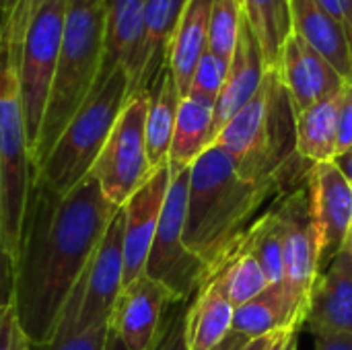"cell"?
<instances>
[{
	"label": "cell",
	"mask_w": 352,
	"mask_h": 350,
	"mask_svg": "<svg viewBox=\"0 0 352 350\" xmlns=\"http://www.w3.org/2000/svg\"><path fill=\"white\" fill-rule=\"evenodd\" d=\"M33 177L35 169L27 140L19 74L0 41V198L2 239L10 266L19 254Z\"/></svg>",
	"instance_id": "8992f818"
},
{
	"label": "cell",
	"mask_w": 352,
	"mask_h": 350,
	"mask_svg": "<svg viewBox=\"0 0 352 350\" xmlns=\"http://www.w3.org/2000/svg\"><path fill=\"white\" fill-rule=\"evenodd\" d=\"M186 322H188V303L171 305V314L165 316L159 338L151 350H188Z\"/></svg>",
	"instance_id": "836d02e7"
},
{
	"label": "cell",
	"mask_w": 352,
	"mask_h": 350,
	"mask_svg": "<svg viewBox=\"0 0 352 350\" xmlns=\"http://www.w3.org/2000/svg\"><path fill=\"white\" fill-rule=\"evenodd\" d=\"M278 74L295 118L316 101L340 95L349 85L336 68L295 31L285 43Z\"/></svg>",
	"instance_id": "9a60e30c"
},
{
	"label": "cell",
	"mask_w": 352,
	"mask_h": 350,
	"mask_svg": "<svg viewBox=\"0 0 352 350\" xmlns=\"http://www.w3.org/2000/svg\"><path fill=\"white\" fill-rule=\"evenodd\" d=\"M169 167L171 182L144 272L165 285L177 303H188L208 281V272L206 266L184 243L190 167Z\"/></svg>",
	"instance_id": "52a82bcc"
},
{
	"label": "cell",
	"mask_w": 352,
	"mask_h": 350,
	"mask_svg": "<svg viewBox=\"0 0 352 350\" xmlns=\"http://www.w3.org/2000/svg\"><path fill=\"white\" fill-rule=\"evenodd\" d=\"M105 350H128L113 334H111V330H109V336H107V342H105Z\"/></svg>",
	"instance_id": "bcb514c9"
},
{
	"label": "cell",
	"mask_w": 352,
	"mask_h": 350,
	"mask_svg": "<svg viewBox=\"0 0 352 350\" xmlns=\"http://www.w3.org/2000/svg\"><path fill=\"white\" fill-rule=\"evenodd\" d=\"M239 4L258 39L266 70H278L285 43L293 33L291 0H239Z\"/></svg>",
	"instance_id": "484cf974"
},
{
	"label": "cell",
	"mask_w": 352,
	"mask_h": 350,
	"mask_svg": "<svg viewBox=\"0 0 352 350\" xmlns=\"http://www.w3.org/2000/svg\"><path fill=\"white\" fill-rule=\"evenodd\" d=\"M352 149V85H346L340 99V116H338V155ZM336 155V157H338Z\"/></svg>",
	"instance_id": "d590c367"
},
{
	"label": "cell",
	"mask_w": 352,
	"mask_h": 350,
	"mask_svg": "<svg viewBox=\"0 0 352 350\" xmlns=\"http://www.w3.org/2000/svg\"><path fill=\"white\" fill-rule=\"evenodd\" d=\"M45 2H47V0H19L16 6H14V10H12V14H10V19H8V25H6V29H4L0 41L4 43V47H6L10 60L14 62V66H16V62H19V56H21V47H23V41H25V35H27V31H29V27H31V23H33L37 10H39Z\"/></svg>",
	"instance_id": "d6a6232c"
},
{
	"label": "cell",
	"mask_w": 352,
	"mask_h": 350,
	"mask_svg": "<svg viewBox=\"0 0 352 350\" xmlns=\"http://www.w3.org/2000/svg\"><path fill=\"white\" fill-rule=\"evenodd\" d=\"M16 2L19 0H0V37H2V33H4V29L8 25V19H10Z\"/></svg>",
	"instance_id": "ee69618b"
},
{
	"label": "cell",
	"mask_w": 352,
	"mask_h": 350,
	"mask_svg": "<svg viewBox=\"0 0 352 350\" xmlns=\"http://www.w3.org/2000/svg\"><path fill=\"white\" fill-rule=\"evenodd\" d=\"M66 10H68V0H47L37 10L25 35L21 56L16 62L31 159H33V149L39 138L43 113L47 107V99H50V91H52L56 66H58Z\"/></svg>",
	"instance_id": "ba28073f"
},
{
	"label": "cell",
	"mask_w": 352,
	"mask_h": 350,
	"mask_svg": "<svg viewBox=\"0 0 352 350\" xmlns=\"http://www.w3.org/2000/svg\"><path fill=\"white\" fill-rule=\"evenodd\" d=\"M128 99L130 78L126 68L120 66L103 85L93 89L35 175L58 194L70 192L91 173Z\"/></svg>",
	"instance_id": "5b68a950"
},
{
	"label": "cell",
	"mask_w": 352,
	"mask_h": 350,
	"mask_svg": "<svg viewBox=\"0 0 352 350\" xmlns=\"http://www.w3.org/2000/svg\"><path fill=\"white\" fill-rule=\"evenodd\" d=\"M301 324H295L287 330H280L268 350H297V340H299V332H301Z\"/></svg>",
	"instance_id": "f35d334b"
},
{
	"label": "cell",
	"mask_w": 352,
	"mask_h": 350,
	"mask_svg": "<svg viewBox=\"0 0 352 350\" xmlns=\"http://www.w3.org/2000/svg\"><path fill=\"white\" fill-rule=\"evenodd\" d=\"M233 159L241 179H270L301 157L295 153V116L278 70H266L258 93L221 128L214 142Z\"/></svg>",
	"instance_id": "277c9868"
},
{
	"label": "cell",
	"mask_w": 352,
	"mask_h": 350,
	"mask_svg": "<svg viewBox=\"0 0 352 350\" xmlns=\"http://www.w3.org/2000/svg\"><path fill=\"white\" fill-rule=\"evenodd\" d=\"M186 0H144L142 41L130 76V97L148 91L159 72L167 66L169 45Z\"/></svg>",
	"instance_id": "e0dca14e"
},
{
	"label": "cell",
	"mask_w": 352,
	"mask_h": 350,
	"mask_svg": "<svg viewBox=\"0 0 352 350\" xmlns=\"http://www.w3.org/2000/svg\"><path fill=\"white\" fill-rule=\"evenodd\" d=\"M148 93H151V103L146 113V155H148L151 169H157L169 163V149H171L173 128L182 101L179 89L175 85L169 66H165L159 72Z\"/></svg>",
	"instance_id": "d4e9b609"
},
{
	"label": "cell",
	"mask_w": 352,
	"mask_h": 350,
	"mask_svg": "<svg viewBox=\"0 0 352 350\" xmlns=\"http://www.w3.org/2000/svg\"><path fill=\"white\" fill-rule=\"evenodd\" d=\"M31 340L25 334L12 301L0 307V350H31Z\"/></svg>",
	"instance_id": "e575fe53"
},
{
	"label": "cell",
	"mask_w": 352,
	"mask_h": 350,
	"mask_svg": "<svg viewBox=\"0 0 352 350\" xmlns=\"http://www.w3.org/2000/svg\"><path fill=\"white\" fill-rule=\"evenodd\" d=\"M212 2L214 0H186L169 45L167 66L175 78L182 99L188 95L200 58L208 52V23Z\"/></svg>",
	"instance_id": "7402d4cb"
},
{
	"label": "cell",
	"mask_w": 352,
	"mask_h": 350,
	"mask_svg": "<svg viewBox=\"0 0 352 350\" xmlns=\"http://www.w3.org/2000/svg\"><path fill=\"white\" fill-rule=\"evenodd\" d=\"M334 163L338 165V169L344 173V177L349 179V184L352 186V149L351 151H346V153H342V155H338V157L334 159Z\"/></svg>",
	"instance_id": "7bdbcfd3"
},
{
	"label": "cell",
	"mask_w": 352,
	"mask_h": 350,
	"mask_svg": "<svg viewBox=\"0 0 352 350\" xmlns=\"http://www.w3.org/2000/svg\"><path fill=\"white\" fill-rule=\"evenodd\" d=\"M293 31L320 52L336 72L352 85V62L344 27L318 0H291Z\"/></svg>",
	"instance_id": "44dd1931"
},
{
	"label": "cell",
	"mask_w": 352,
	"mask_h": 350,
	"mask_svg": "<svg viewBox=\"0 0 352 350\" xmlns=\"http://www.w3.org/2000/svg\"><path fill=\"white\" fill-rule=\"evenodd\" d=\"M264 76H266V66H264V58H262L258 39L254 37L250 25L243 19L239 41H237L235 54L229 62L225 85L214 103L212 142H214L217 134L221 132V128L258 93Z\"/></svg>",
	"instance_id": "ac0fdd59"
},
{
	"label": "cell",
	"mask_w": 352,
	"mask_h": 350,
	"mask_svg": "<svg viewBox=\"0 0 352 350\" xmlns=\"http://www.w3.org/2000/svg\"><path fill=\"white\" fill-rule=\"evenodd\" d=\"M212 103L192 97H184L179 101L169 149V165L192 167V163L212 144Z\"/></svg>",
	"instance_id": "4316f807"
},
{
	"label": "cell",
	"mask_w": 352,
	"mask_h": 350,
	"mask_svg": "<svg viewBox=\"0 0 352 350\" xmlns=\"http://www.w3.org/2000/svg\"><path fill=\"white\" fill-rule=\"evenodd\" d=\"M221 270L227 278L229 297H231V303L235 305V309L245 305L248 301L256 299L260 293H264L270 287L256 256L243 248H237L235 254L223 264Z\"/></svg>",
	"instance_id": "f546056e"
},
{
	"label": "cell",
	"mask_w": 352,
	"mask_h": 350,
	"mask_svg": "<svg viewBox=\"0 0 352 350\" xmlns=\"http://www.w3.org/2000/svg\"><path fill=\"white\" fill-rule=\"evenodd\" d=\"M340 95L316 101L295 118V153L309 165L336 159Z\"/></svg>",
	"instance_id": "603a6c76"
},
{
	"label": "cell",
	"mask_w": 352,
	"mask_h": 350,
	"mask_svg": "<svg viewBox=\"0 0 352 350\" xmlns=\"http://www.w3.org/2000/svg\"><path fill=\"white\" fill-rule=\"evenodd\" d=\"M351 245H352V235H351Z\"/></svg>",
	"instance_id": "7dc6e473"
},
{
	"label": "cell",
	"mask_w": 352,
	"mask_h": 350,
	"mask_svg": "<svg viewBox=\"0 0 352 350\" xmlns=\"http://www.w3.org/2000/svg\"><path fill=\"white\" fill-rule=\"evenodd\" d=\"M237 248H243L256 256L270 285H283V231L276 206L256 219Z\"/></svg>",
	"instance_id": "83f0119b"
},
{
	"label": "cell",
	"mask_w": 352,
	"mask_h": 350,
	"mask_svg": "<svg viewBox=\"0 0 352 350\" xmlns=\"http://www.w3.org/2000/svg\"><path fill=\"white\" fill-rule=\"evenodd\" d=\"M316 350H352V334L346 332H324L314 334Z\"/></svg>",
	"instance_id": "74e56055"
},
{
	"label": "cell",
	"mask_w": 352,
	"mask_h": 350,
	"mask_svg": "<svg viewBox=\"0 0 352 350\" xmlns=\"http://www.w3.org/2000/svg\"><path fill=\"white\" fill-rule=\"evenodd\" d=\"M148 103V91L134 93L126 101L101 155L91 169L105 198L118 208L128 202V198L153 171L146 155Z\"/></svg>",
	"instance_id": "9c48e42d"
},
{
	"label": "cell",
	"mask_w": 352,
	"mask_h": 350,
	"mask_svg": "<svg viewBox=\"0 0 352 350\" xmlns=\"http://www.w3.org/2000/svg\"><path fill=\"white\" fill-rule=\"evenodd\" d=\"M175 303L173 293L144 272L122 287L109 318V330L128 350H151L167 309Z\"/></svg>",
	"instance_id": "7c38bea8"
},
{
	"label": "cell",
	"mask_w": 352,
	"mask_h": 350,
	"mask_svg": "<svg viewBox=\"0 0 352 350\" xmlns=\"http://www.w3.org/2000/svg\"><path fill=\"white\" fill-rule=\"evenodd\" d=\"M105 6L103 0H68L58 66L33 149L35 173L97 85L103 60Z\"/></svg>",
	"instance_id": "3957f363"
},
{
	"label": "cell",
	"mask_w": 352,
	"mask_h": 350,
	"mask_svg": "<svg viewBox=\"0 0 352 350\" xmlns=\"http://www.w3.org/2000/svg\"><path fill=\"white\" fill-rule=\"evenodd\" d=\"M243 25L239 0H214L208 23V52L225 64L231 62Z\"/></svg>",
	"instance_id": "4dcf8cb0"
},
{
	"label": "cell",
	"mask_w": 352,
	"mask_h": 350,
	"mask_svg": "<svg viewBox=\"0 0 352 350\" xmlns=\"http://www.w3.org/2000/svg\"><path fill=\"white\" fill-rule=\"evenodd\" d=\"M305 326L314 334H352V245L349 243L318 276Z\"/></svg>",
	"instance_id": "2e32d148"
},
{
	"label": "cell",
	"mask_w": 352,
	"mask_h": 350,
	"mask_svg": "<svg viewBox=\"0 0 352 350\" xmlns=\"http://www.w3.org/2000/svg\"><path fill=\"white\" fill-rule=\"evenodd\" d=\"M318 2L326 8V12H330L344 27V12H342V2L340 0H318Z\"/></svg>",
	"instance_id": "b9f144b4"
},
{
	"label": "cell",
	"mask_w": 352,
	"mask_h": 350,
	"mask_svg": "<svg viewBox=\"0 0 352 350\" xmlns=\"http://www.w3.org/2000/svg\"><path fill=\"white\" fill-rule=\"evenodd\" d=\"M276 212L283 231V287L297 311L307 318L311 293L320 276V241L311 217L307 182L283 196Z\"/></svg>",
	"instance_id": "30bf717a"
},
{
	"label": "cell",
	"mask_w": 352,
	"mask_h": 350,
	"mask_svg": "<svg viewBox=\"0 0 352 350\" xmlns=\"http://www.w3.org/2000/svg\"><path fill=\"white\" fill-rule=\"evenodd\" d=\"M278 334V332H276ZM276 334H270V336H260V338H254V340H250L245 347L241 350H268V347L272 344V340H274V336Z\"/></svg>",
	"instance_id": "f6af8a7d"
},
{
	"label": "cell",
	"mask_w": 352,
	"mask_h": 350,
	"mask_svg": "<svg viewBox=\"0 0 352 350\" xmlns=\"http://www.w3.org/2000/svg\"><path fill=\"white\" fill-rule=\"evenodd\" d=\"M295 324L305 326V316L297 311L283 285H270L256 299L235 309L233 332L254 340L287 330Z\"/></svg>",
	"instance_id": "cb8c5ba5"
},
{
	"label": "cell",
	"mask_w": 352,
	"mask_h": 350,
	"mask_svg": "<svg viewBox=\"0 0 352 350\" xmlns=\"http://www.w3.org/2000/svg\"><path fill=\"white\" fill-rule=\"evenodd\" d=\"M340 2H342V12H344V33H346L352 62V0H340Z\"/></svg>",
	"instance_id": "60d3db41"
},
{
	"label": "cell",
	"mask_w": 352,
	"mask_h": 350,
	"mask_svg": "<svg viewBox=\"0 0 352 350\" xmlns=\"http://www.w3.org/2000/svg\"><path fill=\"white\" fill-rule=\"evenodd\" d=\"M235 305L231 303L223 270L214 272L188 303V350L217 349L233 332Z\"/></svg>",
	"instance_id": "d6986e66"
},
{
	"label": "cell",
	"mask_w": 352,
	"mask_h": 350,
	"mask_svg": "<svg viewBox=\"0 0 352 350\" xmlns=\"http://www.w3.org/2000/svg\"><path fill=\"white\" fill-rule=\"evenodd\" d=\"M82 289H85V276L74 289V293L70 295L52 340L39 347H31V350H105V342L109 336V324L93 326L87 330L76 328V318H78L80 303H82Z\"/></svg>",
	"instance_id": "f1b7e54d"
},
{
	"label": "cell",
	"mask_w": 352,
	"mask_h": 350,
	"mask_svg": "<svg viewBox=\"0 0 352 350\" xmlns=\"http://www.w3.org/2000/svg\"><path fill=\"white\" fill-rule=\"evenodd\" d=\"M248 342H250V338H245V336H241V334H237V332H231L217 349L212 350H241Z\"/></svg>",
	"instance_id": "ab89813d"
},
{
	"label": "cell",
	"mask_w": 352,
	"mask_h": 350,
	"mask_svg": "<svg viewBox=\"0 0 352 350\" xmlns=\"http://www.w3.org/2000/svg\"><path fill=\"white\" fill-rule=\"evenodd\" d=\"M103 6H105L103 60H101L95 89L103 85L120 66L126 68L130 78L142 41L144 0H103Z\"/></svg>",
	"instance_id": "ffe728a7"
},
{
	"label": "cell",
	"mask_w": 352,
	"mask_h": 350,
	"mask_svg": "<svg viewBox=\"0 0 352 350\" xmlns=\"http://www.w3.org/2000/svg\"><path fill=\"white\" fill-rule=\"evenodd\" d=\"M309 169L311 165L299 159L270 179L245 182L235 159L219 144H210L192 163L184 243L206 266L208 278L235 254L266 200L280 196Z\"/></svg>",
	"instance_id": "7a4b0ae2"
},
{
	"label": "cell",
	"mask_w": 352,
	"mask_h": 350,
	"mask_svg": "<svg viewBox=\"0 0 352 350\" xmlns=\"http://www.w3.org/2000/svg\"><path fill=\"white\" fill-rule=\"evenodd\" d=\"M12 301V266L4 252L2 239V198H0V307Z\"/></svg>",
	"instance_id": "8d00e7d4"
},
{
	"label": "cell",
	"mask_w": 352,
	"mask_h": 350,
	"mask_svg": "<svg viewBox=\"0 0 352 350\" xmlns=\"http://www.w3.org/2000/svg\"><path fill=\"white\" fill-rule=\"evenodd\" d=\"M311 217L320 241V274L351 243L352 186L334 161L311 165L307 173Z\"/></svg>",
	"instance_id": "8fae6325"
},
{
	"label": "cell",
	"mask_w": 352,
	"mask_h": 350,
	"mask_svg": "<svg viewBox=\"0 0 352 350\" xmlns=\"http://www.w3.org/2000/svg\"><path fill=\"white\" fill-rule=\"evenodd\" d=\"M227 70H229V64L219 60L214 54L206 52L200 58V62H198V66L194 70V76H192V83H190V89H188L186 97L200 99V101H206V103L214 105L219 95H221L223 85H225Z\"/></svg>",
	"instance_id": "1f68e13d"
},
{
	"label": "cell",
	"mask_w": 352,
	"mask_h": 350,
	"mask_svg": "<svg viewBox=\"0 0 352 350\" xmlns=\"http://www.w3.org/2000/svg\"><path fill=\"white\" fill-rule=\"evenodd\" d=\"M118 210L93 173L66 194L54 192L39 175L33 177L12 264V305L33 347L56 334L66 303Z\"/></svg>",
	"instance_id": "6da1fadb"
},
{
	"label": "cell",
	"mask_w": 352,
	"mask_h": 350,
	"mask_svg": "<svg viewBox=\"0 0 352 350\" xmlns=\"http://www.w3.org/2000/svg\"><path fill=\"white\" fill-rule=\"evenodd\" d=\"M171 182L169 163L151 171L146 182L128 198L124 210V285L144 274L157 225Z\"/></svg>",
	"instance_id": "5bb4252c"
},
{
	"label": "cell",
	"mask_w": 352,
	"mask_h": 350,
	"mask_svg": "<svg viewBox=\"0 0 352 350\" xmlns=\"http://www.w3.org/2000/svg\"><path fill=\"white\" fill-rule=\"evenodd\" d=\"M124 287V210L120 208L109 221L99 248L85 274L82 303L76 328L109 324L113 305Z\"/></svg>",
	"instance_id": "4fadbf2b"
}]
</instances>
